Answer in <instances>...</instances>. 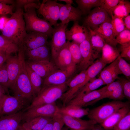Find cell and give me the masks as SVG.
Segmentation results:
<instances>
[{"label":"cell","mask_w":130,"mask_h":130,"mask_svg":"<svg viewBox=\"0 0 130 130\" xmlns=\"http://www.w3.org/2000/svg\"><path fill=\"white\" fill-rule=\"evenodd\" d=\"M21 8H16L15 12L7 19L2 30L1 35L17 45H22L27 33Z\"/></svg>","instance_id":"cell-1"},{"label":"cell","mask_w":130,"mask_h":130,"mask_svg":"<svg viewBox=\"0 0 130 130\" xmlns=\"http://www.w3.org/2000/svg\"><path fill=\"white\" fill-rule=\"evenodd\" d=\"M40 3H34L25 6L23 17L26 31L42 33L48 37H51L53 28L48 22L41 19L37 15L36 11Z\"/></svg>","instance_id":"cell-2"},{"label":"cell","mask_w":130,"mask_h":130,"mask_svg":"<svg viewBox=\"0 0 130 130\" xmlns=\"http://www.w3.org/2000/svg\"><path fill=\"white\" fill-rule=\"evenodd\" d=\"M25 61H20L19 73L15 83L11 89L14 96L31 102L36 95L30 81Z\"/></svg>","instance_id":"cell-3"},{"label":"cell","mask_w":130,"mask_h":130,"mask_svg":"<svg viewBox=\"0 0 130 130\" xmlns=\"http://www.w3.org/2000/svg\"><path fill=\"white\" fill-rule=\"evenodd\" d=\"M67 83L42 87L39 93L25 110L35 106L55 103L57 100L60 99L67 90Z\"/></svg>","instance_id":"cell-4"},{"label":"cell","mask_w":130,"mask_h":130,"mask_svg":"<svg viewBox=\"0 0 130 130\" xmlns=\"http://www.w3.org/2000/svg\"><path fill=\"white\" fill-rule=\"evenodd\" d=\"M129 105V102L115 100L89 110L87 115L89 119L101 124L119 109Z\"/></svg>","instance_id":"cell-5"},{"label":"cell","mask_w":130,"mask_h":130,"mask_svg":"<svg viewBox=\"0 0 130 130\" xmlns=\"http://www.w3.org/2000/svg\"><path fill=\"white\" fill-rule=\"evenodd\" d=\"M29 102L17 96L4 94L0 100V117L22 111L29 106Z\"/></svg>","instance_id":"cell-6"},{"label":"cell","mask_w":130,"mask_h":130,"mask_svg":"<svg viewBox=\"0 0 130 130\" xmlns=\"http://www.w3.org/2000/svg\"><path fill=\"white\" fill-rule=\"evenodd\" d=\"M86 70L80 72L69 80L67 83L68 88L60 98L63 106L67 105L77 95L87 82Z\"/></svg>","instance_id":"cell-7"},{"label":"cell","mask_w":130,"mask_h":130,"mask_svg":"<svg viewBox=\"0 0 130 130\" xmlns=\"http://www.w3.org/2000/svg\"><path fill=\"white\" fill-rule=\"evenodd\" d=\"M57 1L55 0H43L37 10L44 19L54 27L58 24L59 19L60 6Z\"/></svg>","instance_id":"cell-8"},{"label":"cell","mask_w":130,"mask_h":130,"mask_svg":"<svg viewBox=\"0 0 130 130\" xmlns=\"http://www.w3.org/2000/svg\"><path fill=\"white\" fill-rule=\"evenodd\" d=\"M68 24L61 23L53 28L50 42L51 57L52 60L66 43V31Z\"/></svg>","instance_id":"cell-9"},{"label":"cell","mask_w":130,"mask_h":130,"mask_svg":"<svg viewBox=\"0 0 130 130\" xmlns=\"http://www.w3.org/2000/svg\"><path fill=\"white\" fill-rule=\"evenodd\" d=\"M77 65H73L66 70H57L43 79L42 87L67 83L75 71Z\"/></svg>","instance_id":"cell-10"},{"label":"cell","mask_w":130,"mask_h":130,"mask_svg":"<svg viewBox=\"0 0 130 130\" xmlns=\"http://www.w3.org/2000/svg\"><path fill=\"white\" fill-rule=\"evenodd\" d=\"M82 60L78 64L79 69L81 71L86 70L98 58L100 52L92 47L90 38L84 40L79 44Z\"/></svg>","instance_id":"cell-11"},{"label":"cell","mask_w":130,"mask_h":130,"mask_svg":"<svg viewBox=\"0 0 130 130\" xmlns=\"http://www.w3.org/2000/svg\"><path fill=\"white\" fill-rule=\"evenodd\" d=\"M58 108L55 103L32 107L23 112L22 120L25 122L40 117L52 118Z\"/></svg>","instance_id":"cell-12"},{"label":"cell","mask_w":130,"mask_h":130,"mask_svg":"<svg viewBox=\"0 0 130 130\" xmlns=\"http://www.w3.org/2000/svg\"><path fill=\"white\" fill-rule=\"evenodd\" d=\"M111 19L108 13L100 7L95 8L84 19L83 26L92 30Z\"/></svg>","instance_id":"cell-13"},{"label":"cell","mask_w":130,"mask_h":130,"mask_svg":"<svg viewBox=\"0 0 130 130\" xmlns=\"http://www.w3.org/2000/svg\"><path fill=\"white\" fill-rule=\"evenodd\" d=\"M66 39L72 40L79 44L90 37V32L86 26H81L78 21H74L72 26L66 31Z\"/></svg>","instance_id":"cell-14"},{"label":"cell","mask_w":130,"mask_h":130,"mask_svg":"<svg viewBox=\"0 0 130 130\" xmlns=\"http://www.w3.org/2000/svg\"><path fill=\"white\" fill-rule=\"evenodd\" d=\"M48 37L47 35L39 32H30L27 33L22 44L24 51L47 45Z\"/></svg>","instance_id":"cell-15"},{"label":"cell","mask_w":130,"mask_h":130,"mask_svg":"<svg viewBox=\"0 0 130 130\" xmlns=\"http://www.w3.org/2000/svg\"><path fill=\"white\" fill-rule=\"evenodd\" d=\"M60 6L59 19L62 24L68 25L70 21H78L81 19L82 14L78 7L61 3Z\"/></svg>","instance_id":"cell-16"},{"label":"cell","mask_w":130,"mask_h":130,"mask_svg":"<svg viewBox=\"0 0 130 130\" xmlns=\"http://www.w3.org/2000/svg\"><path fill=\"white\" fill-rule=\"evenodd\" d=\"M26 64L43 79L58 70L52 61L43 60L37 62L28 61Z\"/></svg>","instance_id":"cell-17"},{"label":"cell","mask_w":130,"mask_h":130,"mask_svg":"<svg viewBox=\"0 0 130 130\" xmlns=\"http://www.w3.org/2000/svg\"><path fill=\"white\" fill-rule=\"evenodd\" d=\"M107 85L105 91L99 98L89 103V105H92L98 101L105 98H108L115 100H119L124 98L122 84L118 79Z\"/></svg>","instance_id":"cell-18"},{"label":"cell","mask_w":130,"mask_h":130,"mask_svg":"<svg viewBox=\"0 0 130 130\" xmlns=\"http://www.w3.org/2000/svg\"><path fill=\"white\" fill-rule=\"evenodd\" d=\"M61 114L65 124L70 130H89L97 124L95 121L90 119L84 120Z\"/></svg>","instance_id":"cell-19"},{"label":"cell","mask_w":130,"mask_h":130,"mask_svg":"<svg viewBox=\"0 0 130 130\" xmlns=\"http://www.w3.org/2000/svg\"><path fill=\"white\" fill-rule=\"evenodd\" d=\"M8 78V88L11 89L14 85L18 76L20 63L18 55L9 57L6 62Z\"/></svg>","instance_id":"cell-20"},{"label":"cell","mask_w":130,"mask_h":130,"mask_svg":"<svg viewBox=\"0 0 130 130\" xmlns=\"http://www.w3.org/2000/svg\"><path fill=\"white\" fill-rule=\"evenodd\" d=\"M23 112L0 117V130H18L21 126Z\"/></svg>","instance_id":"cell-21"},{"label":"cell","mask_w":130,"mask_h":130,"mask_svg":"<svg viewBox=\"0 0 130 130\" xmlns=\"http://www.w3.org/2000/svg\"><path fill=\"white\" fill-rule=\"evenodd\" d=\"M70 42L67 41L57 56L52 61L59 69L65 70L74 65L73 63L69 48Z\"/></svg>","instance_id":"cell-22"},{"label":"cell","mask_w":130,"mask_h":130,"mask_svg":"<svg viewBox=\"0 0 130 130\" xmlns=\"http://www.w3.org/2000/svg\"><path fill=\"white\" fill-rule=\"evenodd\" d=\"M118 57L110 65L104 67L99 76L105 84L108 85L115 81L118 75L122 74L118 66Z\"/></svg>","instance_id":"cell-23"},{"label":"cell","mask_w":130,"mask_h":130,"mask_svg":"<svg viewBox=\"0 0 130 130\" xmlns=\"http://www.w3.org/2000/svg\"><path fill=\"white\" fill-rule=\"evenodd\" d=\"M106 87L107 85L100 89L94 90L81 97H75L67 105H72L80 107L85 106L89 103L100 97L105 91Z\"/></svg>","instance_id":"cell-24"},{"label":"cell","mask_w":130,"mask_h":130,"mask_svg":"<svg viewBox=\"0 0 130 130\" xmlns=\"http://www.w3.org/2000/svg\"><path fill=\"white\" fill-rule=\"evenodd\" d=\"M111 19L105 22L93 30L101 35L106 43L116 47L117 43L113 36Z\"/></svg>","instance_id":"cell-25"},{"label":"cell","mask_w":130,"mask_h":130,"mask_svg":"<svg viewBox=\"0 0 130 130\" xmlns=\"http://www.w3.org/2000/svg\"><path fill=\"white\" fill-rule=\"evenodd\" d=\"M29 61L37 62L43 60H50L51 53L47 45L42 46L37 48L25 51Z\"/></svg>","instance_id":"cell-26"},{"label":"cell","mask_w":130,"mask_h":130,"mask_svg":"<svg viewBox=\"0 0 130 130\" xmlns=\"http://www.w3.org/2000/svg\"><path fill=\"white\" fill-rule=\"evenodd\" d=\"M130 105L118 110L100 124L105 130H113L117 123L129 112Z\"/></svg>","instance_id":"cell-27"},{"label":"cell","mask_w":130,"mask_h":130,"mask_svg":"<svg viewBox=\"0 0 130 130\" xmlns=\"http://www.w3.org/2000/svg\"><path fill=\"white\" fill-rule=\"evenodd\" d=\"M89 110L88 108H83L71 104H67L61 108H58V110L61 114L79 118L87 115Z\"/></svg>","instance_id":"cell-28"},{"label":"cell","mask_w":130,"mask_h":130,"mask_svg":"<svg viewBox=\"0 0 130 130\" xmlns=\"http://www.w3.org/2000/svg\"><path fill=\"white\" fill-rule=\"evenodd\" d=\"M52 120V118L49 117H37L25 122L22 126L32 130H41Z\"/></svg>","instance_id":"cell-29"},{"label":"cell","mask_w":130,"mask_h":130,"mask_svg":"<svg viewBox=\"0 0 130 130\" xmlns=\"http://www.w3.org/2000/svg\"><path fill=\"white\" fill-rule=\"evenodd\" d=\"M101 51L102 55L100 58L106 65L114 61L120 54L118 50L107 43L103 47Z\"/></svg>","instance_id":"cell-30"},{"label":"cell","mask_w":130,"mask_h":130,"mask_svg":"<svg viewBox=\"0 0 130 130\" xmlns=\"http://www.w3.org/2000/svg\"><path fill=\"white\" fill-rule=\"evenodd\" d=\"M26 70L33 90L36 96L42 89L43 79L32 69L26 62Z\"/></svg>","instance_id":"cell-31"},{"label":"cell","mask_w":130,"mask_h":130,"mask_svg":"<svg viewBox=\"0 0 130 130\" xmlns=\"http://www.w3.org/2000/svg\"><path fill=\"white\" fill-rule=\"evenodd\" d=\"M106 65L100 58L95 61L86 70L87 82L94 78Z\"/></svg>","instance_id":"cell-32"},{"label":"cell","mask_w":130,"mask_h":130,"mask_svg":"<svg viewBox=\"0 0 130 130\" xmlns=\"http://www.w3.org/2000/svg\"><path fill=\"white\" fill-rule=\"evenodd\" d=\"M104 85H105L104 84L100 77L98 78L94 79L86 83L74 98L86 94Z\"/></svg>","instance_id":"cell-33"},{"label":"cell","mask_w":130,"mask_h":130,"mask_svg":"<svg viewBox=\"0 0 130 130\" xmlns=\"http://www.w3.org/2000/svg\"><path fill=\"white\" fill-rule=\"evenodd\" d=\"M75 1L82 15L89 14L92 8L100 6V0H76Z\"/></svg>","instance_id":"cell-34"},{"label":"cell","mask_w":130,"mask_h":130,"mask_svg":"<svg viewBox=\"0 0 130 130\" xmlns=\"http://www.w3.org/2000/svg\"><path fill=\"white\" fill-rule=\"evenodd\" d=\"M90 32V40L92 47L97 51L100 52L106 44L104 38L97 32L89 27H86Z\"/></svg>","instance_id":"cell-35"},{"label":"cell","mask_w":130,"mask_h":130,"mask_svg":"<svg viewBox=\"0 0 130 130\" xmlns=\"http://www.w3.org/2000/svg\"><path fill=\"white\" fill-rule=\"evenodd\" d=\"M130 12V1L128 0H120L114 9L112 15L123 19L129 15Z\"/></svg>","instance_id":"cell-36"},{"label":"cell","mask_w":130,"mask_h":130,"mask_svg":"<svg viewBox=\"0 0 130 130\" xmlns=\"http://www.w3.org/2000/svg\"><path fill=\"white\" fill-rule=\"evenodd\" d=\"M19 46L1 35H0V50L11 55L18 52Z\"/></svg>","instance_id":"cell-37"},{"label":"cell","mask_w":130,"mask_h":130,"mask_svg":"<svg viewBox=\"0 0 130 130\" xmlns=\"http://www.w3.org/2000/svg\"><path fill=\"white\" fill-rule=\"evenodd\" d=\"M69 48L73 63L77 65L82 60V56L79 47V44L73 41L69 42Z\"/></svg>","instance_id":"cell-38"},{"label":"cell","mask_w":130,"mask_h":130,"mask_svg":"<svg viewBox=\"0 0 130 130\" xmlns=\"http://www.w3.org/2000/svg\"><path fill=\"white\" fill-rule=\"evenodd\" d=\"M111 23L114 37L119 33L126 29L122 19L111 15Z\"/></svg>","instance_id":"cell-39"},{"label":"cell","mask_w":130,"mask_h":130,"mask_svg":"<svg viewBox=\"0 0 130 130\" xmlns=\"http://www.w3.org/2000/svg\"><path fill=\"white\" fill-rule=\"evenodd\" d=\"M120 0H100L101 7L109 15H112L113 11Z\"/></svg>","instance_id":"cell-40"},{"label":"cell","mask_w":130,"mask_h":130,"mask_svg":"<svg viewBox=\"0 0 130 130\" xmlns=\"http://www.w3.org/2000/svg\"><path fill=\"white\" fill-rule=\"evenodd\" d=\"M52 130H61L65 124L62 115L59 111L58 108L52 117Z\"/></svg>","instance_id":"cell-41"},{"label":"cell","mask_w":130,"mask_h":130,"mask_svg":"<svg viewBox=\"0 0 130 130\" xmlns=\"http://www.w3.org/2000/svg\"><path fill=\"white\" fill-rule=\"evenodd\" d=\"M130 129V111L116 125L112 130H128Z\"/></svg>","instance_id":"cell-42"},{"label":"cell","mask_w":130,"mask_h":130,"mask_svg":"<svg viewBox=\"0 0 130 130\" xmlns=\"http://www.w3.org/2000/svg\"><path fill=\"white\" fill-rule=\"evenodd\" d=\"M118 66L122 74H123L128 79L130 80V65L120 55L118 57Z\"/></svg>","instance_id":"cell-43"},{"label":"cell","mask_w":130,"mask_h":130,"mask_svg":"<svg viewBox=\"0 0 130 130\" xmlns=\"http://www.w3.org/2000/svg\"><path fill=\"white\" fill-rule=\"evenodd\" d=\"M6 4V0H0V18L6 15H12L14 4L9 5Z\"/></svg>","instance_id":"cell-44"},{"label":"cell","mask_w":130,"mask_h":130,"mask_svg":"<svg viewBox=\"0 0 130 130\" xmlns=\"http://www.w3.org/2000/svg\"><path fill=\"white\" fill-rule=\"evenodd\" d=\"M115 39L121 45L130 43V30L126 29L118 33Z\"/></svg>","instance_id":"cell-45"},{"label":"cell","mask_w":130,"mask_h":130,"mask_svg":"<svg viewBox=\"0 0 130 130\" xmlns=\"http://www.w3.org/2000/svg\"><path fill=\"white\" fill-rule=\"evenodd\" d=\"M8 78L5 63L0 66V84L5 89L8 88Z\"/></svg>","instance_id":"cell-46"},{"label":"cell","mask_w":130,"mask_h":130,"mask_svg":"<svg viewBox=\"0 0 130 130\" xmlns=\"http://www.w3.org/2000/svg\"><path fill=\"white\" fill-rule=\"evenodd\" d=\"M120 82L122 86L123 94L124 98L128 100L130 99V81L123 78L118 77L117 79Z\"/></svg>","instance_id":"cell-47"},{"label":"cell","mask_w":130,"mask_h":130,"mask_svg":"<svg viewBox=\"0 0 130 130\" xmlns=\"http://www.w3.org/2000/svg\"><path fill=\"white\" fill-rule=\"evenodd\" d=\"M121 52L120 56L122 58H124L127 60L130 59V43L121 45L119 49Z\"/></svg>","instance_id":"cell-48"},{"label":"cell","mask_w":130,"mask_h":130,"mask_svg":"<svg viewBox=\"0 0 130 130\" xmlns=\"http://www.w3.org/2000/svg\"><path fill=\"white\" fill-rule=\"evenodd\" d=\"M38 0H17L15 1L16 8H21L26 5L34 3H39Z\"/></svg>","instance_id":"cell-49"},{"label":"cell","mask_w":130,"mask_h":130,"mask_svg":"<svg viewBox=\"0 0 130 130\" xmlns=\"http://www.w3.org/2000/svg\"><path fill=\"white\" fill-rule=\"evenodd\" d=\"M11 55L0 50V66L6 63L7 58Z\"/></svg>","instance_id":"cell-50"},{"label":"cell","mask_w":130,"mask_h":130,"mask_svg":"<svg viewBox=\"0 0 130 130\" xmlns=\"http://www.w3.org/2000/svg\"><path fill=\"white\" fill-rule=\"evenodd\" d=\"M122 19L126 29L130 30V15H129Z\"/></svg>","instance_id":"cell-51"},{"label":"cell","mask_w":130,"mask_h":130,"mask_svg":"<svg viewBox=\"0 0 130 130\" xmlns=\"http://www.w3.org/2000/svg\"><path fill=\"white\" fill-rule=\"evenodd\" d=\"M5 16L0 18V29H2V30L7 20H6Z\"/></svg>","instance_id":"cell-52"},{"label":"cell","mask_w":130,"mask_h":130,"mask_svg":"<svg viewBox=\"0 0 130 130\" xmlns=\"http://www.w3.org/2000/svg\"><path fill=\"white\" fill-rule=\"evenodd\" d=\"M53 125L52 119L41 130H52Z\"/></svg>","instance_id":"cell-53"},{"label":"cell","mask_w":130,"mask_h":130,"mask_svg":"<svg viewBox=\"0 0 130 130\" xmlns=\"http://www.w3.org/2000/svg\"><path fill=\"white\" fill-rule=\"evenodd\" d=\"M89 130H105L101 126L95 125L94 127Z\"/></svg>","instance_id":"cell-54"},{"label":"cell","mask_w":130,"mask_h":130,"mask_svg":"<svg viewBox=\"0 0 130 130\" xmlns=\"http://www.w3.org/2000/svg\"><path fill=\"white\" fill-rule=\"evenodd\" d=\"M5 89L0 84V100L2 96L5 93Z\"/></svg>","instance_id":"cell-55"},{"label":"cell","mask_w":130,"mask_h":130,"mask_svg":"<svg viewBox=\"0 0 130 130\" xmlns=\"http://www.w3.org/2000/svg\"><path fill=\"white\" fill-rule=\"evenodd\" d=\"M59 1H63L65 2L66 4L71 5L73 3V1L72 0H58Z\"/></svg>","instance_id":"cell-56"},{"label":"cell","mask_w":130,"mask_h":130,"mask_svg":"<svg viewBox=\"0 0 130 130\" xmlns=\"http://www.w3.org/2000/svg\"><path fill=\"white\" fill-rule=\"evenodd\" d=\"M69 129L67 127H63L61 130H68Z\"/></svg>","instance_id":"cell-57"},{"label":"cell","mask_w":130,"mask_h":130,"mask_svg":"<svg viewBox=\"0 0 130 130\" xmlns=\"http://www.w3.org/2000/svg\"><path fill=\"white\" fill-rule=\"evenodd\" d=\"M18 130H23V128L22 126V125L20 126Z\"/></svg>","instance_id":"cell-58"},{"label":"cell","mask_w":130,"mask_h":130,"mask_svg":"<svg viewBox=\"0 0 130 130\" xmlns=\"http://www.w3.org/2000/svg\"><path fill=\"white\" fill-rule=\"evenodd\" d=\"M22 128H23V130H30V129H25V128H23L22 127Z\"/></svg>","instance_id":"cell-59"},{"label":"cell","mask_w":130,"mask_h":130,"mask_svg":"<svg viewBox=\"0 0 130 130\" xmlns=\"http://www.w3.org/2000/svg\"><path fill=\"white\" fill-rule=\"evenodd\" d=\"M130 130V129L129 130Z\"/></svg>","instance_id":"cell-60"}]
</instances>
